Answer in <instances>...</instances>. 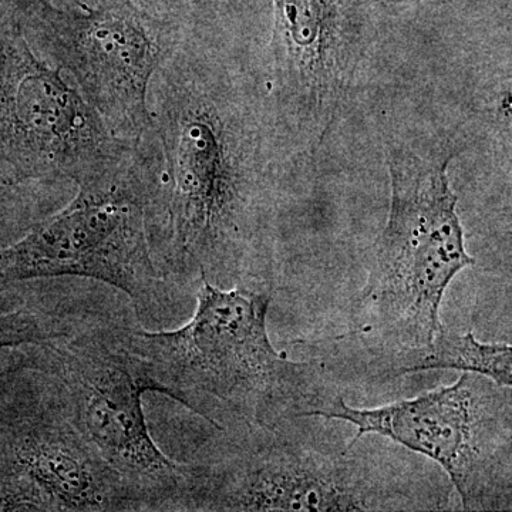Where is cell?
I'll use <instances>...</instances> for the list:
<instances>
[{"mask_svg":"<svg viewBox=\"0 0 512 512\" xmlns=\"http://www.w3.org/2000/svg\"><path fill=\"white\" fill-rule=\"evenodd\" d=\"M148 113L137 148L158 268L187 292L201 281L269 291L276 218L295 163L258 53L190 23L151 79Z\"/></svg>","mask_w":512,"mask_h":512,"instance_id":"cell-1","label":"cell"},{"mask_svg":"<svg viewBox=\"0 0 512 512\" xmlns=\"http://www.w3.org/2000/svg\"><path fill=\"white\" fill-rule=\"evenodd\" d=\"M306 419L214 429L184 461L180 511L453 510L454 488L441 468L394 446L338 439Z\"/></svg>","mask_w":512,"mask_h":512,"instance_id":"cell-2","label":"cell"},{"mask_svg":"<svg viewBox=\"0 0 512 512\" xmlns=\"http://www.w3.org/2000/svg\"><path fill=\"white\" fill-rule=\"evenodd\" d=\"M450 128H410L386 143L390 210L348 332L318 356L340 380L363 363L429 346L446 326L448 286L476 264L468 255L448 167L466 150Z\"/></svg>","mask_w":512,"mask_h":512,"instance_id":"cell-3","label":"cell"},{"mask_svg":"<svg viewBox=\"0 0 512 512\" xmlns=\"http://www.w3.org/2000/svg\"><path fill=\"white\" fill-rule=\"evenodd\" d=\"M264 289L197 288V308L184 326L148 330L128 320V348L164 394L217 430L272 426L315 417L342 394L316 359L295 362L272 345Z\"/></svg>","mask_w":512,"mask_h":512,"instance_id":"cell-4","label":"cell"},{"mask_svg":"<svg viewBox=\"0 0 512 512\" xmlns=\"http://www.w3.org/2000/svg\"><path fill=\"white\" fill-rule=\"evenodd\" d=\"M131 318L103 303L69 302L63 329L30 345L25 363L55 382L77 431L134 491L144 512L180 511L184 461L165 456L148 430L143 396L153 386L127 346Z\"/></svg>","mask_w":512,"mask_h":512,"instance_id":"cell-5","label":"cell"},{"mask_svg":"<svg viewBox=\"0 0 512 512\" xmlns=\"http://www.w3.org/2000/svg\"><path fill=\"white\" fill-rule=\"evenodd\" d=\"M92 279L126 295L141 325L180 318L188 292L158 268L148 235V175L136 144L110 173L76 185L62 208L0 247V286Z\"/></svg>","mask_w":512,"mask_h":512,"instance_id":"cell-6","label":"cell"},{"mask_svg":"<svg viewBox=\"0 0 512 512\" xmlns=\"http://www.w3.org/2000/svg\"><path fill=\"white\" fill-rule=\"evenodd\" d=\"M396 25L379 0H271L258 63L293 163L312 160L369 89Z\"/></svg>","mask_w":512,"mask_h":512,"instance_id":"cell-7","label":"cell"},{"mask_svg":"<svg viewBox=\"0 0 512 512\" xmlns=\"http://www.w3.org/2000/svg\"><path fill=\"white\" fill-rule=\"evenodd\" d=\"M316 417L355 426L350 443L376 434L433 461L461 510L511 511V387L463 372L450 386L375 409L350 407L338 394Z\"/></svg>","mask_w":512,"mask_h":512,"instance_id":"cell-8","label":"cell"},{"mask_svg":"<svg viewBox=\"0 0 512 512\" xmlns=\"http://www.w3.org/2000/svg\"><path fill=\"white\" fill-rule=\"evenodd\" d=\"M16 19L33 49L73 79L114 136L131 143L151 124L154 73L190 26L156 18L131 0L89 10L33 0Z\"/></svg>","mask_w":512,"mask_h":512,"instance_id":"cell-9","label":"cell"},{"mask_svg":"<svg viewBox=\"0 0 512 512\" xmlns=\"http://www.w3.org/2000/svg\"><path fill=\"white\" fill-rule=\"evenodd\" d=\"M134 144L111 133L15 16L0 20V177L79 185L119 167Z\"/></svg>","mask_w":512,"mask_h":512,"instance_id":"cell-10","label":"cell"},{"mask_svg":"<svg viewBox=\"0 0 512 512\" xmlns=\"http://www.w3.org/2000/svg\"><path fill=\"white\" fill-rule=\"evenodd\" d=\"M0 510L144 512L77 431L55 382L26 363L0 407Z\"/></svg>","mask_w":512,"mask_h":512,"instance_id":"cell-11","label":"cell"},{"mask_svg":"<svg viewBox=\"0 0 512 512\" xmlns=\"http://www.w3.org/2000/svg\"><path fill=\"white\" fill-rule=\"evenodd\" d=\"M430 370H458L478 373L511 387L512 349L507 343H483L474 332L444 329L429 346L404 350L363 363L349 380H389Z\"/></svg>","mask_w":512,"mask_h":512,"instance_id":"cell-12","label":"cell"},{"mask_svg":"<svg viewBox=\"0 0 512 512\" xmlns=\"http://www.w3.org/2000/svg\"><path fill=\"white\" fill-rule=\"evenodd\" d=\"M192 28L261 52L271 25V0H185Z\"/></svg>","mask_w":512,"mask_h":512,"instance_id":"cell-13","label":"cell"},{"mask_svg":"<svg viewBox=\"0 0 512 512\" xmlns=\"http://www.w3.org/2000/svg\"><path fill=\"white\" fill-rule=\"evenodd\" d=\"M67 302L23 306L0 315V349L39 345L55 338L66 320Z\"/></svg>","mask_w":512,"mask_h":512,"instance_id":"cell-14","label":"cell"},{"mask_svg":"<svg viewBox=\"0 0 512 512\" xmlns=\"http://www.w3.org/2000/svg\"><path fill=\"white\" fill-rule=\"evenodd\" d=\"M73 187L67 181L30 180L15 181L0 177V211L12 205L43 197Z\"/></svg>","mask_w":512,"mask_h":512,"instance_id":"cell-15","label":"cell"},{"mask_svg":"<svg viewBox=\"0 0 512 512\" xmlns=\"http://www.w3.org/2000/svg\"><path fill=\"white\" fill-rule=\"evenodd\" d=\"M379 2L397 25L430 15L447 5V0H379Z\"/></svg>","mask_w":512,"mask_h":512,"instance_id":"cell-16","label":"cell"},{"mask_svg":"<svg viewBox=\"0 0 512 512\" xmlns=\"http://www.w3.org/2000/svg\"><path fill=\"white\" fill-rule=\"evenodd\" d=\"M131 2L156 18L190 23V12L185 0H131Z\"/></svg>","mask_w":512,"mask_h":512,"instance_id":"cell-17","label":"cell"},{"mask_svg":"<svg viewBox=\"0 0 512 512\" xmlns=\"http://www.w3.org/2000/svg\"><path fill=\"white\" fill-rule=\"evenodd\" d=\"M33 0H5L6 10L18 15L20 10L26 8ZM50 3L62 9H76V10H89L97 8L101 3L107 2V0H49Z\"/></svg>","mask_w":512,"mask_h":512,"instance_id":"cell-18","label":"cell"},{"mask_svg":"<svg viewBox=\"0 0 512 512\" xmlns=\"http://www.w3.org/2000/svg\"><path fill=\"white\" fill-rule=\"evenodd\" d=\"M450 2H460V0H447V3H450Z\"/></svg>","mask_w":512,"mask_h":512,"instance_id":"cell-19","label":"cell"}]
</instances>
